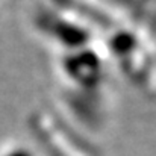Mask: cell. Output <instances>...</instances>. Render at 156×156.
Wrapping results in <instances>:
<instances>
[{"label":"cell","mask_w":156,"mask_h":156,"mask_svg":"<svg viewBox=\"0 0 156 156\" xmlns=\"http://www.w3.org/2000/svg\"><path fill=\"white\" fill-rule=\"evenodd\" d=\"M0 156H37L35 152L27 146H14L5 150Z\"/></svg>","instance_id":"cell-1"}]
</instances>
